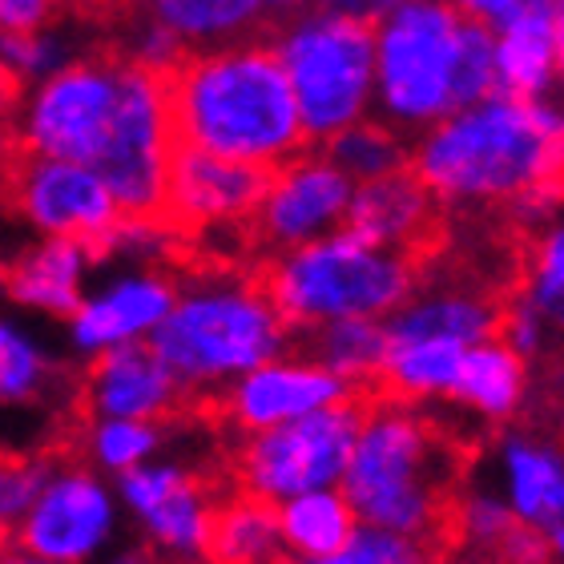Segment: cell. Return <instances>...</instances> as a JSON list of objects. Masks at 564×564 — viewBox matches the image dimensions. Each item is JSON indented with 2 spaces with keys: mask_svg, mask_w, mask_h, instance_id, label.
<instances>
[{
  "mask_svg": "<svg viewBox=\"0 0 564 564\" xmlns=\"http://www.w3.org/2000/svg\"><path fill=\"white\" fill-rule=\"evenodd\" d=\"M512 517L541 529L561 549V456L529 435H512L505 447Z\"/></svg>",
  "mask_w": 564,
  "mask_h": 564,
  "instance_id": "d4e9b609",
  "label": "cell"
},
{
  "mask_svg": "<svg viewBox=\"0 0 564 564\" xmlns=\"http://www.w3.org/2000/svg\"><path fill=\"white\" fill-rule=\"evenodd\" d=\"M496 94L541 101L561 73V0H520L492 33Z\"/></svg>",
  "mask_w": 564,
  "mask_h": 564,
  "instance_id": "ac0fdd59",
  "label": "cell"
},
{
  "mask_svg": "<svg viewBox=\"0 0 564 564\" xmlns=\"http://www.w3.org/2000/svg\"><path fill=\"white\" fill-rule=\"evenodd\" d=\"M206 564H294L279 536V505H267L259 496L230 488L210 508L206 541H202Z\"/></svg>",
  "mask_w": 564,
  "mask_h": 564,
  "instance_id": "ffe728a7",
  "label": "cell"
},
{
  "mask_svg": "<svg viewBox=\"0 0 564 564\" xmlns=\"http://www.w3.org/2000/svg\"><path fill=\"white\" fill-rule=\"evenodd\" d=\"M4 544H9V532H4V529H0V549H4Z\"/></svg>",
  "mask_w": 564,
  "mask_h": 564,
  "instance_id": "b9f144b4",
  "label": "cell"
},
{
  "mask_svg": "<svg viewBox=\"0 0 564 564\" xmlns=\"http://www.w3.org/2000/svg\"><path fill=\"white\" fill-rule=\"evenodd\" d=\"M118 45H109L94 57L69 61L48 73L24 113L17 141L45 158L94 170L118 113Z\"/></svg>",
  "mask_w": 564,
  "mask_h": 564,
  "instance_id": "30bf717a",
  "label": "cell"
},
{
  "mask_svg": "<svg viewBox=\"0 0 564 564\" xmlns=\"http://www.w3.org/2000/svg\"><path fill=\"white\" fill-rule=\"evenodd\" d=\"M291 343H299L303 364H315L355 391H376L379 364L388 351V335L379 318H330L315 327L294 330Z\"/></svg>",
  "mask_w": 564,
  "mask_h": 564,
  "instance_id": "7402d4cb",
  "label": "cell"
},
{
  "mask_svg": "<svg viewBox=\"0 0 564 564\" xmlns=\"http://www.w3.org/2000/svg\"><path fill=\"white\" fill-rule=\"evenodd\" d=\"M73 9L77 17L85 21H97V24H121L126 17L141 9V0H61V12Z\"/></svg>",
  "mask_w": 564,
  "mask_h": 564,
  "instance_id": "e575fe53",
  "label": "cell"
},
{
  "mask_svg": "<svg viewBox=\"0 0 564 564\" xmlns=\"http://www.w3.org/2000/svg\"><path fill=\"white\" fill-rule=\"evenodd\" d=\"M496 94V53H492V29L464 17L459 29V53H456V82H452V101L456 109H468L484 97Z\"/></svg>",
  "mask_w": 564,
  "mask_h": 564,
  "instance_id": "4dcf8cb0",
  "label": "cell"
},
{
  "mask_svg": "<svg viewBox=\"0 0 564 564\" xmlns=\"http://www.w3.org/2000/svg\"><path fill=\"white\" fill-rule=\"evenodd\" d=\"M158 82L170 145L254 170H279L311 150L271 29L230 45L186 48Z\"/></svg>",
  "mask_w": 564,
  "mask_h": 564,
  "instance_id": "3957f363",
  "label": "cell"
},
{
  "mask_svg": "<svg viewBox=\"0 0 564 564\" xmlns=\"http://www.w3.org/2000/svg\"><path fill=\"white\" fill-rule=\"evenodd\" d=\"M254 274L291 335L330 318L391 315L415 299L423 282V267L415 259L367 242L343 226L259 262Z\"/></svg>",
  "mask_w": 564,
  "mask_h": 564,
  "instance_id": "5b68a950",
  "label": "cell"
},
{
  "mask_svg": "<svg viewBox=\"0 0 564 564\" xmlns=\"http://www.w3.org/2000/svg\"><path fill=\"white\" fill-rule=\"evenodd\" d=\"M286 343L291 330L254 271H189L170 315L150 330L153 355L194 403L279 359Z\"/></svg>",
  "mask_w": 564,
  "mask_h": 564,
  "instance_id": "277c9868",
  "label": "cell"
},
{
  "mask_svg": "<svg viewBox=\"0 0 564 564\" xmlns=\"http://www.w3.org/2000/svg\"><path fill=\"white\" fill-rule=\"evenodd\" d=\"M0 202L41 235L77 242L94 262L130 242L118 202L89 165L45 158L21 141H12L9 158L0 162Z\"/></svg>",
  "mask_w": 564,
  "mask_h": 564,
  "instance_id": "9c48e42d",
  "label": "cell"
},
{
  "mask_svg": "<svg viewBox=\"0 0 564 564\" xmlns=\"http://www.w3.org/2000/svg\"><path fill=\"white\" fill-rule=\"evenodd\" d=\"M452 4H456L464 17H471V21H480V24H488V29H496L508 12L517 9L520 0H452Z\"/></svg>",
  "mask_w": 564,
  "mask_h": 564,
  "instance_id": "d590c367",
  "label": "cell"
},
{
  "mask_svg": "<svg viewBox=\"0 0 564 564\" xmlns=\"http://www.w3.org/2000/svg\"><path fill=\"white\" fill-rule=\"evenodd\" d=\"M408 165L447 210L549 226L561 202V118L544 101L492 94L423 130Z\"/></svg>",
  "mask_w": 564,
  "mask_h": 564,
  "instance_id": "7a4b0ae2",
  "label": "cell"
},
{
  "mask_svg": "<svg viewBox=\"0 0 564 564\" xmlns=\"http://www.w3.org/2000/svg\"><path fill=\"white\" fill-rule=\"evenodd\" d=\"M0 267H4V262H0Z\"/></svg>",
  "mask_w": 564,
  "mask_h": 564,
  "instance_id": "7bdbcfd3",
  "label": "cell"
},
{
  "mask_svg": "<svg viewBox=\"0 0 564 564\" xmlns=\"http://www.w3.org/2000/svg\"><path fill=\"white\" fill-rule=\"evenodd\" d=\"M464 12L452 0H400L376 29V126L395 138H420L456 113L452 82ZM412 145V141H408Z\"/></svg>",
  "mask_w": 564,
  "mask_h": 564,
  "instance_id": "8992f818",
  "label": "cell"
},
{
  "mask_svg": "<svg viewBox=\"0 0 564 564\" xmlns=\"http://www.w3.org/2000/svg\"><path fill=\"white\" fill-rule=\"evenodd\" d=\"M73 464L57 452V447H36V452H0V529L12 532L21 524V517L33 508L48 476Z\"/></svg>",
  "mask_w": 564,
  "mask_h": 564,
  "instance_id": "f546056e",
  "label": "cell"
},
{
  "mask_svg": "<svg viewBox=\"0 0 564 564\" xmlns=\"http://www.w3.org/2000/svg\"><path fill=\"white\" fill-rule=\"evenodd\" d=\"M339 226L367 242L400 250L420 262L423 271L432 267V259L447 247V235H452L447 206L412 174V165L355 186Z\"/></svg>",
  "mask_w": 564,
  "mask_h": 564,
  "instance_id": "e0dca14e",
  "label": "cell"
},
{
  "mask_svg": "<svg viewBox=\"0 0 564 564\" xmlns=\"http://www.w3.org/2000/svg\"><path fill=\"white\" fill-rule=\"evenodd\" d=\"M170 423L150 420H89L77 427V459L89 456L97 468L130 471L162 447V432Z\"/></svg>",
  "mask_w": 564,
  "mask_h": 564,
  "instance_id": "83f0119b",
  "label": "cell"
},
{
  "mask_svg": "<svg viewBox=\"0 0 564 564\" xmlns=\"http://www.w3.org/2000/svg\"><path fill=\"white\" fill-rule=\"evenodd\" d=\"M12 141H17V133H12L9 126H0V162H4V158H9Z\"/></svg>",
  "mask_w": 564,
  "mask_h": 564,
  "instance_id": "ab89813d",
  "label": "cell"
},
{
  "mask_svg": "<svg viewBox=\"0 0 564 564\" xmlns=\"http://www.w3.org/2000/svg\"><path fill=\"white\" fill-rule=\"evenodd\" d=\"M235 488L223 459L214 468H182V464H138L121 471V492L150 532L153 549L182 561H202V541L218 496Z\"/></svg>",
  "mask_w": 564,
  "mask_h": 564,
  "instance_id": "9a60e30c",
  "label": "cell"
},
{
  "mask_svg": "<svg viewBox=\"0 0 564 564\" xmlns=\"http://www.w3.org/2000/svg\"><path fill=\"white\" fill-rule=\"evenodd\" d=\"M351 189V177L339 174L318 150H303L299 158L279 165L247 218L254 267L339 230Z\"/></svg>",
  "mask_w": 564,
  "mask_h": 564,
  "instance_id": "8fae6325",
  "label": "cell"
},
{
  "mask_svg": "<svg viewBox=\"0 0 564 564\" xmlns=\"http://www.w3.org/2000/svg\"><path fill=\"white\" fill-rule=\"evenodd\" d=\"M271 36L291 82L306 145H323L367 118L376 89V29L311 12L274 24Z\"/></svg>",
  "mask_w": 564,
  "mask_h": 564,
  "instance_id": "52a82bcc",
  "label": "cell"
},
{
  "mask_svg": "<svg viewBox=\"0 0 564 564\" xmlns=\"http://www.w3.org/2000/svg\"><path fill=\"white\" fill-rule=\"evenodd\" d=\"M174 279L170 274H138V279H121L113 291L97 294L89 303L77 306L73 315V339L89 355L133 343L138 335H150L174 306Z\"/></svg>",
  "mask_w": 564,
  "mask_h": 564,
  "instance_id": "d6986e66",
  "label": "cell"
},
{
  "mask_svg": "<svg viewBox=\"0 0 564 564\" xmlns=\"http://www.w3.org/2000/svg\"><path fill=\"white\" fill-rule=\"evenodd\" d=\"M311 0H267V24H282V21H291V17H299V12L306 9Z\"/></svg>",
  "mask_w": 564,
  "mask_h": 564,
  "instance_id": "8d00e7d4",
  "label": "cell"
},
{
  "mask_svg": "<svg viewBox=\"0 0 564 564\" xmlns=\"http://www.w3.org/2000/svg\"><path fill=\"white\" fill-rule=\"evenodd\" d=\"M294 564H432V561H427L412 541L395 536V532L355 529L351 544H347L343 553L323 556V561H294Z\"/></svg>",
  "mask_w": 564,
  "mask_h": 564,
  "instance_id": "1f68e13d",
  "label": "cell"
},
{
  "mask_svg": "<svg viewBox=\"0 0 564 564\" xmlns=\"http://www.w3.org/2000/svg\"><path fill=\"white\" fill-rule=\"evenodd\" d=\"M355 512L347 496L335 488H318L282 500L279 508V536L294 561H323L343 553L355 536Z\"/></svg>",
  "mask_w": 564,
  "mask_h": 564,
  "instance_id": "484cf974",
  "label": "cell"
},
{
  "mask_svg": "<svg viewBox=\"0 0 564 564\" xmlns=\"http://www.w3.org/2000/svg\"><path fill=\"white\" fill-rule=\"evenodd\" d=\"M395 4H400V0H318V12L339 17V21L367 24V29H379V21H383Z\"/></svg>",
  "mask_w": 564,
  "mask_h": 564,
  "instance_id": "836d02e7",
  "label": "cell"
},
{
  "mask_svg": "<svg viewBox=\"0 0 564 564\" xmlns=\"http://www.w3.org/2000/svg\"><path fill=\"white\" fill-rule=\"evenodd\" d=\"M444 564H492V561H484V556H452V561Z\"/></svg>",
  "mask_w": 564,
  "mask_h": 564,
  "instance_id": "60d3db41",
  "label": "cell"
},
{
  "mask_svg": "<svg viewBox=\"0 0 564 564\" xmlns=\"http://www.w3.org/2000/svg\"><path fill=\"white\" fill-rule=\"evenodd\" d=\"M85 250L65 238H48L17 262L0 267V286L24 306L36 311H53V315H77L82 306V271Z\"/></svg>",
  "mask_w": 564,
  "mask_h": 564,
  "instance_id": "44dd1931",
  "label": "cell"
},
{
  "mask_svg": "<svg viewBox=\"0 0 564 564\" xmlns=\"http://www.w3.org/2000/svg\"><path fill=\"white\" fill-rule=\"evenodd\" d=\"M141 12L186 48H210L267 33V0H141Z\"/></svg>",
  "mask_w": 564,
  "mask_h": 564,
  "instance_id": "603a6c76",
  "label": "cell"
},
{
  "mask_svg": "<svg viewBox=\"0 0 564 564\" xmlns=\"http://www.w3.org/2000/svg\"><path fill=\"white\" fill-rule=\"evenodd\" d=\"M311 150L323 153L339 174L351 177L355 186H364V182H376V177L403 170L412 145L395 138L391 130H383V126H376V121H355V126L327 138L323 145H311Z\"/></svg>",
  "mask_w": 564,
  "mask_h": 564,
  "instance_id": "4316f807",
  "label": "cell"
},
{
  "mask_svg": "<svg viewBox=\"0 0 564 564\" xmlns=\"http://www.w3.org/2000/svg\"><path fill=\"white\" fill-rule=\"evenodd\" d=\"M347 395H355L351 383H343L323 367L303 364V359H271V364L238 376V383H226L218 395H210L202 403V420L218 427V435H247L330 408ZM367 395H376V391H367Z\"/></svg>",
  "mask_w": 564,
  "mask_h": 564,
  "instance_id": "5bb4252c",
  "label": "cell"
},
{
  "mask_svg": "<svg viewBox=\"0 0 564 564\" xmlns=\"http://www.w3.org/2000/svg\"><path fill=\"white\" fill-rule=\"evenodd\" d=\"M271 174L274 170H254V165L226 162V158L189 150V145H170L158 230L186 242L214 226L247 223Z\"/></svg>",
  "mask_w": 564,
  "mask_h": 564,
  "instance_id": "4fadbf2b",
  "label": "cell"
},
{
  "mask_svg": "<svg viewBox=\"0 0 564 564\" xmlns=\"http://www.w3.org/2000/svg\"><path fill=\"white\" fill-rule=\"evenodd\" d=\"M524 383H529L524 359L508 343L488 339L476 343V347H464L447 400L464 403L471 412H480L484 420L500 423L517 415L520 400H524Z\"/></svg>",
  "mask_w": 564,
  "mask_h": 564,
  "instance_id": "cb8c5ba5",
  "label": "cell"
},
{
  "mask_svg": "<svg viewBox=\"0 0 564 564\" xmlns=\"http://www.w3.org/2000/svg\"><path fill=\"white\" fill-rule=\"evenodd\" d=\"M109 564H158V561H153L150 549H130V553L113 556V561H109Z\"/></svg>",
  "mask_w": 564,
  "mask_h": 564,
  "instance_id": "f35d334b",
  "label": "cell"
},
{
  "mask_svg": "<svg viewBox=\"0 0 564 564\" xmlns=\"http://www.w3.org/2000/svg\"><path fill=\"white\" fill-rule=\"evenodd\" d=\"M367 400H371L367 391H355L347 400L299 415L291 423H274L247 435H218L230 484L267 505L330 488L335 480H343V468L351 459Z\"/></svg>",
  "mask_w": 564,
  "mask_h": 564,
  "instance_id": "ba28073f",
  "label": "cell"
},
{
  "mask_svg": "<svg viewBox=\"0 0 564 564\" xmlns=\"http://www.w3.org/2000/svg\"><path fill=\"white\" fill-rule=\"evenodd\" d=\"M61 17V0H0V33H41Z\"/></svg>",
  "mask_w": 564,
  "mask_h": 564,
  "instance_id": "d6a6232c",
  "label": "cell"
},
{
  "mask_svg": "<svg viewBox=\"0 0 564 564\" xmlns=\"http://www.w3.org/2000/svg\"><path fill=\"white\" fill-rule=\"evenodd\" d=\"M480 440L423 403L371 395L343 468V496L367 529L412 541L432 564L459 556V505Z\"/></svg>",
  "mask_w": 564,
  "mask_h": 564,
  "instance_id": "6da1fadb",
  "label": "cell"
},
{
  "mask_svg": "<svg viewBox=\"0 0 564 564\" xmlns=\"http://www.w3.org/2000/svg\"><path fill=\"white\" fill-rule=\"evenodd\" d=\"M0 564H57V561H45V556L24 553L17 544H4V549H0Z\"/></svg>",
  "mask_w": 564,
  "mask_h": 564,
  "instance_id": "74e56055",
  "label": "cell"
},
{
  "mask_svg": "<svg viewBox=\"0 0 564 564\" xmlns=\"http://www.w3.org/2000/svg\"><path fill=\"white\" fill-rule=\"evenodd\" d=\"M57 383V367L45 351L21 327L0 318V403H41Z\"/></svg>",
  "mask_w": 564,
  "mask_h": 564,
  "instance_id": "f1b7e54d",
  "label": "cell"
},
{
  "mask_svg": "<svg viewBox=\"0 0 564 564\" xmlns=\"http://www.w3.org/2000/svg\"><path fill=\"white\" fill-rule=\"evenodd\" d=\"M113 500L85 464H61L33 508L12 529L9 544L57 564H82L109 541Z\"/></svg>",
  "mask_w": 564,
  "mask_h": 564,
  "instance_id": "2e32d148",
  "label": "cell"
},
{
  "mask_svg": "<svg viewBox=\"0 0 564 564\" xmlns=\"http://www.w3.org/2000/svg\"><path fill=\"white\" fill-rule=\"evenodd\" d=\"M77 427L89 420H150L186 423L202 420V408L189 400L150 343H118L94 355V364L73 383L69 408Z\"/></svg>",
  "mask_w": 564,
  "mask_h": 564,
  "instance_id": "7c38bea8",
  "label": "cell"
}]
</instances>
